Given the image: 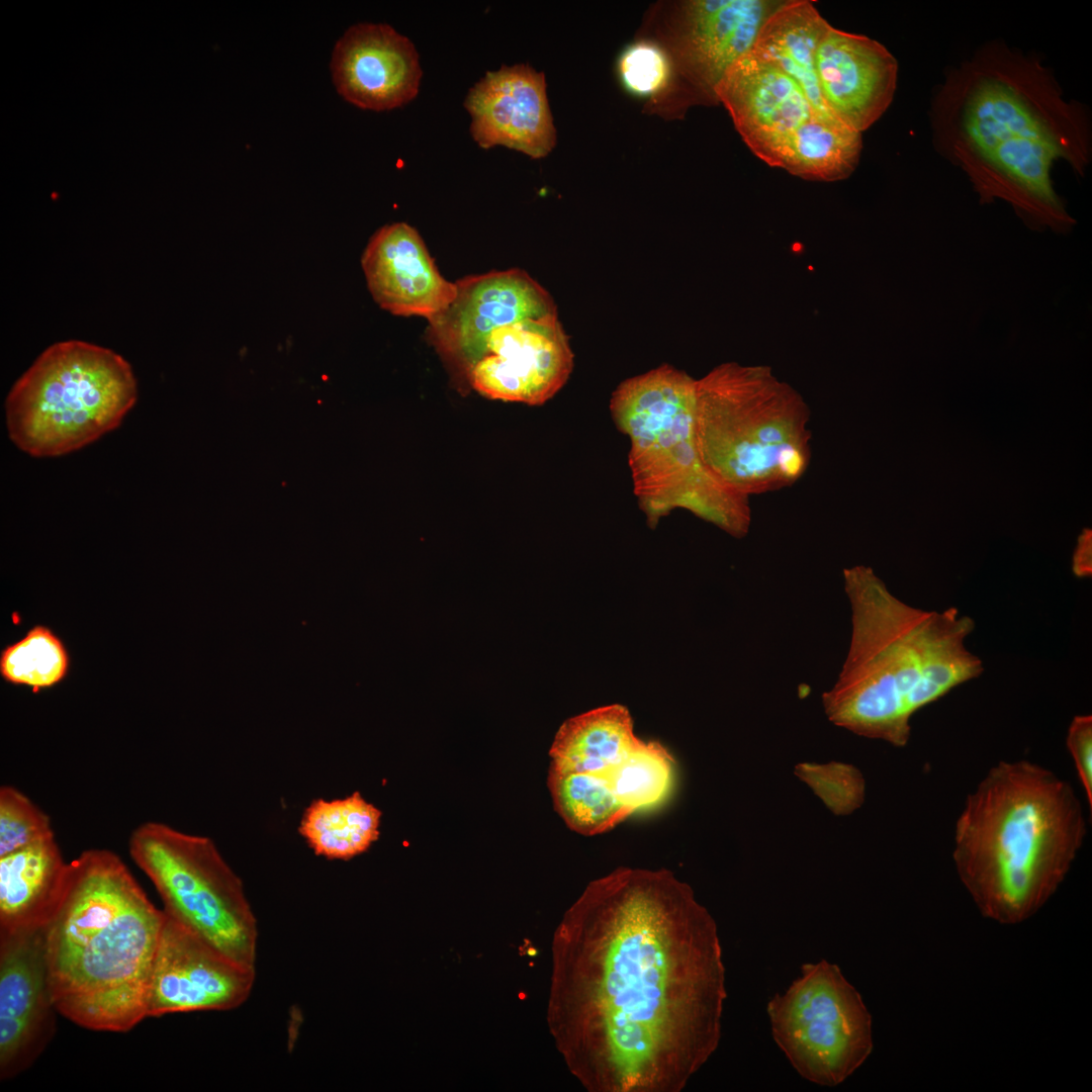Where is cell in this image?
I'll return each instance as SVG.
<instances>
[{
    "label": "cell",
    "instance_id": "603a6c76",
    "mask_svg": "<svg viewBox=\"0 0 1092 1092\" xmlns=\"http://www.w3.org/2000/svg\"><path fill=\"white\" fill-rule=\"evenodd\" d=\"M640 741L626 707L597 708L560 726L549 751V769L601 775Z\"/></svg>",
    "mask_w": 1092,
    "mask_h": 1092
},
{
    "label": "cell",
    "instance_id": "7a4b0ae2",
    "mask_svg": "<svg viewBox=\"0 0 1092 1092\" xmlns=\"http://www.w3.org/2000/svg\"><path fill=\"white\" fill-rule=\"evenodd\" d=\"M931 121L936 150L963 170L981 203L1005 201L1034 231L1073 230L1051 174L1058 161L1085 174L1088 118L1039 61L999 41L985 44L946 75Z\"/></svg>",
    "mask_w": 1092,
    "mask_h": 1092
},
{
    "label": "cell",
    "instance_id": "e0dca14e",
    "mask_svg": "<svg viewBox=\"0 0 1092 1092\" xmlns=\"http://www.w3.org/2000/svg\"><path fill=\"white\" fill-rule=\"evenodd\" d=\"M464 106L482 149L504 146L540 159L555 147L544 74L526 64L487 72L469 89Z\"/></svg>",
    "mask_w": 1092,
    "mask_h": 1092
},
{
    "label": "cell",
    "instance_id": "4fadbf2b",
    "mask_svg": "<svg viewBox=\"0 0 1092 1092\" xmlns=\"http://www.w3.org/2000/svg\"><path fill=\"white\" fill-rule=\"evenodd\" d=\"M255 980L256 967L232 960L165 912L150 974L147 1017L233 1010L247 1001Z\"/></svg>",
    "mask_w": 1092,
    "mask_h": 1092
},
{
    "label": "cell",
    "instance_id": "4dcf8cb0",
    "mask_svg": "<svg viewBox=\"0 0 1092 1092\" xmlns=\"http://www.w3.org/2000/svg\"><path fill=\"white\" fill-rule=\"evenodd\" d=\"M618 69L625 88L642 97L662 96L672 76L666 53L651 41L629 46L619 59Z\"/></svg>",
    "mask_w": 1092,
    "mask_h": 1092
},
{
    "label": "cell",
    "instance_id": "6da1fadb",
    "mask_svg": "<svg viewBox=\"0 0 1092 1092\" xmlns=\"http://www.w3.org/2000/svg\"><path fill=\"white\" fill-rule=\"evenodd\" d=\"M550 1021L572 1072L613 1092L680 1090L717 1049L716 923L671 873L592 882L554 940Z\"/></svg>",
    "mask_w": 1092,
    "mask_h": 1092
},
{
    "label": "cell",
    "instance_id": "1f68e13d",
    "mask_svg": "<svg viewBox=\"0 0 1092 1092\" xmlns=\"http://www.w3.org/2000/svg\"><path fill=\"white\" fill-rule=\"evenodd\" d=\"M1067 748L1075 763L1083 787L1089 812L1092 810V716L1076 715L1067 732Z\"/></svg>",
    "mask_w": 1092,
    "mask_h": 1092
},
{
    "label": "cell",
    "instance_id": "d6a6232c",
    "mask_svg": "<svg viewBox=\"0 0 1092 1092\" xmlns=\"http://www.w3.org/2000/svg\"><path fill=\"white\" fill-rule=\"evenodd\" d=\"M1072 570L1077 577H1088L1092 573V532L1084 529L1079 535L1073 554Z\"/></svg>",
    "mask_w": 1092,
    "mask_h": 1092
},
{
    "label": "cell",
    "instance_id": "30bf717a",
    "mask_svg": "<svg viewBox=\"0 0 1092 1092\" xmlns=\"http://www.w3.org/2000/svg\"><path fill=\"white\" fill-rule=\"evenodd\" d=\"M771 1035L805 1080L834 1087L851 1076L874 1049L872 1016L836 964L807 963L767 1002Z\"/></svg>",
    "mask_w": 1092,
    "mask_h": 1092
},
{
    "label": "cell",
    "instance_id": "f1b7e54d",
    "mask_svg": "<svg viewBox=\"0 0 1092 1092\" xmlns=\"http://www.w3.org/2000/svg\"><path fill=\"white\" fill-rule=\"evenodd\" d=\"M55 837L50 817L20 790L0 788V856Z\"/></svg>",
    "mask_w": 1092,
    "mask_h": 1092
},
{
    "label": "cell",
    "instance_id": "5bb4252c",
    "mask_svg": "<svg viewBox=\"0 0 1092 1092\" xmlns=\"http://www.w3.org/2000/svg\"><path fill=\"white\" fill-rule=\"evenodd\" d=\"M455 283L454 300L427 327L429 343L454 380L493 331L557 314L551 295L518 268L471 275Z\"/></svg>",
    "mask_w": 1092,
    "mask_h": 1092
},
{
    "label": "cell",
    "instance_id": "d6986e66",
    "mask_svg": "<svg viewBox=\"0 0 1092 1092\" xmlns=\"http://www.w3.org/2000/svg\"><path fill=\"white\" fill-rule=\"evenodd\" d=\"M821 97L844 126L861 133L893 101L898 63L879 41L831 25L815 56Z\"/></svg>",
    "mask_w": 1092,
    "mask_h": 1092
},
{
    "label": "cell",
    "instance_id": "ffe728a7",
    "mask_svg": "<svg viewBox=\"0 0 1092 1092\" xmlns=\"http://www.w3.org/2000/svg\"><path fill=\"white\" fill-rule=\"evenodd\" d=\"M368 290L384 310L428 322L454 300L455 282L444 278L419 234L406 222L378 229L361 257Z\"/></svg>",
    "mask_w": 1092,
    "mask_h": 1092
},
{
    "label": "cell",
    "instance_id": "ba28073f",
    "mask_svg": "<svg viewBox=\"0 0 1092 1092\" xmlns=\"http://www.w3.org/2000/svg\"><path fill=\"white\" fill-rule=\"evenodd\" d=\"M138 396L129 363L71 340L48 347L5 399L8 436L32 457H58L116 429Z\"/></svg>",
    "mask_w": 1092,
    "mask_h": 1092
},
{
    "label": "cell",
    "instance_id": "ac0fdd59",
    "mask_svg": "<svg viewBox=\"0 0 1092 1092\" xmlns=\"http://www.w3.org/2000/svg\"><path fill=\"white\" fill-rule=\"evenodd\" d=\"M330 68L336 90L346 101L374 111L411 102L423 75L414 43L386 23L349 27L335 44Z\"/></svg>",
    "mask_w": 1092,
    "mask_h": 1092
},
{
    "label": "cell",
    "instance_id": "7402d4cb",
    "mask_svg": "<svg viewBox=\"0 0 1092 1092\" xmlns=\"http://www.w3.org/2000/svg\"><path fill=\"white\" fill-rule=\"evenodd\" d=\"M829 25L812 2L784 1L761 27L751 52L795 80L820 116L838 121L821 97L815 67L818 43Z\"/></svg>",
    "mask_w": 1092,
    "mask_h": 1092
},
{
    "label": "cell",
    "instance_id": "3957f363",
    "mask_svg": "<svg viewBox=\"0 0 1092 1092\" xmlns=\"http://www.w3.org/2000/svg\"><path fill=\"white\" fill-rule=\"evenodd\" d=\"M843 580L851 636L837 680L822 695L825 714L858 736L903 747L916 712L983 673L965 643L976 623L954 607L906 604L869 566L845 568Z\"/></svg>",
    "mask_w": 1092,
    "mask_h": 1092
},
{
    "label": "cell",
    "instance_id": "cb8c5ba5",
    "mask_svg": "<svg viewBox=\"0 0 1092 1092\" xmlns=\"http://www.w3.org/2000/svg\"><path fill=\"white\" fill-rule=\"evenodd\" d=\"M380 818L381 811L354 792L343 799L312 801L298 832L316 855L347 860L378 839Z\"/></svg>",
    "mask_w": 1092,
    "mask_h": 1092
},
{
    "label": "cell",
    "instance_id": "8992f818",
    "mask_svg": "<svg viewBox=\"0 0 1092 1092\" xmlns=\"http://www.w3.org/2000/svg\"><path fill=\"white\" fill-rule=\"evenodd\" d=\"M696 379L661 365L623 381L610 411L630 441L634 494L649 527L684 509L729 535L749 530V497L722 484L703 463L695 431Z\"/></svg>",
    "mask_w": 1092,
    "mask_h": 1092
},
{
    "label": "cell",
    "instance_id": "484cf974",
    "mask_svg": "<svg viewBox=\"0 0 1092 1092\" xmlns=\"http://www.w3.org/2000/svg\"><path fill=\"white\" fill-rule=\"evenodd\" d=\"M548 787L557 813L583 835L608 831L633 813L600 775L549 769Z\"/></svg>",
    "mask_w": 1092,
    "mask_h": 1092
},
{
    "label": "cell",
    "instance_id": "8fae6325",
    "mask_svg": "<svg viewBox=\"0 0 1092 1092\" xmlns=\"http://www.w3.org/2000/svg\"><path fill=\"white\" fill-rule=\"evenodd\" d=\"M784 3L772 0H690L673 5L660 28L659 44L671 64L665 95L679 85L687 101L716 102L715 88L727 70L749 53L768 17Z\"/></svg>",
    "mask_w": 1092,
    "mask_h": 1092
},
{
    "label": "cell",
    "instance_id": "9a60e30c",
    "mask_svg": "<svg viewBox=\"0 0 1092 1092\" xmlns=\"http://www.w3.org/2000/svg\"><path fill=\"white\" fill-rule=\"evenodd\" d=\"M57 1013L42 930L0 937V1080L29 1069L53 1040Z\"/></svg>",
    "mask_w": 1092,
    "mask_h": 1092
},
{
    "label": "cell",
    "instance_id": "d4e9b609",
    "mask_svg": "<svg viewBox=\"0 0 1092 1092\" xmlns=\"http://www.w3.org/2000/svg\"><path fill=\"white\" fill-rule=\"evenodd\" d=\"M861 147V133L813 115L793 136L781 168L808 180H842L856 168Z\"/></svg>",
    "mask_w": 1092,
    "mask_h": 1092
},
{
    "label": "cell",
    "instance_id": "9c48e42d",
    "mask_svg": "<svg viewBox=\"0 0 1092 1092\" xmlns=\"http://www.w3.org/2000/svg\"><path fill=\"white\" fill-rule=\"evenodd\" d=\"M128 849L169 916L232 960L256 967L257 919L241 879L210 838L151 821L132 831Z\"/></svg>",
    "mask_w": 1092,
    "mask_h": 1092
},
{
    "label": "cell",
    "instance_id": "4316f807",
    "mask_svg": "<svg viewBox=\"0 0 1092 1092\" xmlns=\"http://www.w3.org/2000/svg\"><path fill=\"white\" fill-rule=\"evenodd\" d=\"M71 658L63 640L48 626L34 625L0 652V675L34 693L51 689L69 674Z\"/></svg>",
    "mask_w": 1092,
    "mask_h": 1092
},
{
    "label": "cell",
    "instance_id": "2e32d148",
    "mask_svg": "<svg viewBox=\"0 0 1092 1092\" xmlns=\"http://www.w3.org/2000/svg\"><path fill=\"white\" fill-rule=\"evenodd\" d=\"M715 96L750 151L771 167L781 168L797 130L819 115L795 80L751 51L727 70Z\"/></svg>",
    "mask_w": 1092,
    "mask_h": 1092
},
{
    "label": "cell",
    "instance_id": "52a82bcc",
    "mask_svg": "<svg viewBox=\"0 0 1092 1092\" xmlns=\"http://www.w3.org/2000/svg\"><path fill=\"white\" fill-rule=\"evenodd\" d=\"M810 410L767 366L723 363L696 379L701 459L727 488L749 497L796 482L811 459Z\"/></svg>",
    "mask_w": 1092,
    "mask_h": 1092
},
{
    "label": "cell",
    "instance_id": "44dd1931",
    "mask_svg": "<svg viewBox=\"0 0 1092 1092\" xmlns=\"http://www.w3.org/2000/svg\"><path fill=\"white\" fill-rule=\"evenodd\" d=\"M69 872L55 837L0 856V937L42 930L64 898Z\"/></svg>",
    "mask_w": 1092,
    "mask_h": 1092
},
{
    "label": "cell",
    "instance_id": "7c38bea8",
    "mask_svg": "<svg viewBox=\"0 0 1092 1092\" xmlns=\"http://www.w3.org/2000/svg\"><path fill=\"white\" fill-rule=\"evenodd\" d=\"M573 353L558 315L493 331L455 380L489 399L540 405L566 383Z\"/></svg>",
    "mask_w": 1092,
    "mask_h": 1092
},
{
    "label": "cell",
    "instance_id": "5b68a950",
    "mask_svg": "<svg viewBox=\"0 0 1092 1092\" xmlns=\"http://www.w3.org/2000/svg\"><path fill=\"white\" fill-rule=\"evenodd\" d=\"M164 918L113 851L70 861L64 898L42 929L59 1014L94 1031L126 1032L144 1020Z\"/></svg>",
    "mask_w": 1092,
    "mask_h": 1092
},
{
    "label": "cell",
    "instance_id": "277c9868",
    "mask_svg": "<svg viewBox=\"0 0 1092 1092\" xmlns=\"http://www.w3.org/2000/svg\"><path fill=\"white\" fill-rule=\"evenodd\" d=\"M1086 835L1068 781L1030 760H1000L966 798L952 858L981 914L1017 924L1058 891Z\"/></svg>",
    "mask_w": 1092,
    "mask_h": 1092
},
{
    "label": "cell",
    "instance_id": "f546056e",
    "mask_svg": "<svg viewBox=\"0 0 1092 1092\" xmlns=\"http://www.w3.org/2000/svg\"><path fill=\"white\" fill-rule=\"evenodd\" d=\"M795 774L807 783L835 814H849L863 803L864 779L853 765L839 762H803L796 766Z\"/></svg>",
    "mask_w": 1092,
    "mask_h": 1092
},
{
    "label": "cell",
    "instance_id": "83f0119b",
    "mask_svg": "<svg viewBox=\"0 0 1092 1092\" xmlns=\"http://www.w3.org/2000/svg\"><path fill=\"white\" fill-rule=\"evenodd\" d=\"M673 760L658 742L641 740L602 776L615 796L635 812L659 803L672 779Z\"/></svg>",
    "mask_w": 1092,
    "mask_h": 1092
}]
</instances>
